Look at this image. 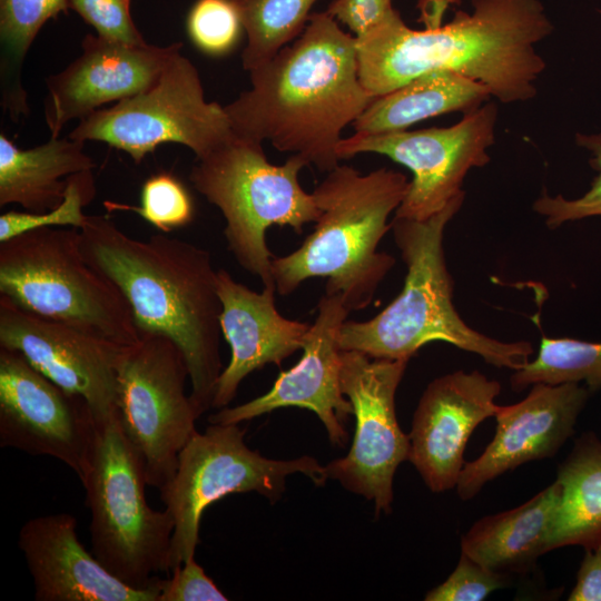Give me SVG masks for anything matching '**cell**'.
Masks as SVG:
<instances>
[{
    "label": "cell",
    "mask_w": 601,
    "mask_h": 601,
    "mask_svg": "<svg viewBox=\"0 0 601 601\" xmlns=\"http://www.w3.org/2000/svg\"><path fill=\"white\" fill-rule=\"evenodd\" d=\"M447 23L415 30L396 9L356 38L358 77L374 97L432 71L483 83L502 104L536 96L545 61L536 45L553 32L540 0H471Z\"/></svg>",
    "instance_id": "obj_1"
},
{
    "label": "cell",
    "mask_w": 601,
    "mask_h": 601,
    "mask_svg": "<svg viewBox=\"0 0 601 601\" xmlns=\"http://www.w3.org/2000/svg\"><path fill=\"white\" fill-rule=\"evenodd\" d=\"M250 88L225 106L234 135L299 155L319 171L339 165L342 131L376 98L358 77L356 38L326 11L249 71Z\"/></svg>",
    "instance_id": "obj_2"
},
{
    "label": "cell",
    "mask_w": 601,
    "mask_h": 601,
    "mask_svg": "<svg viewBox=\"0 0 601 601\" xmlns=\"http://www.w3.org/2000/svg\"><path fill=\"white\" fill-rule=\"evenodd\" d=\"M79 230L86 259L122 293L138 332L162 334L183 352L200 417L213 407L224 370L221 302L210 253L166 233L136 239L102 215H87Z\"/></svg>",
    "instance_id": "obj_3"
},
{
    "label": "cell",
    "mask_w": 601,
    "mask_h": 601,
    "mask_svg": "<svg viewBox=\"0 0 601 601\" xmlns=\"http://www.w3.org/2000/svg\"><path fill=\"white\" fill-rule=\"evenodd\" d=\"M465 193L425 220L394 217V242L406 266L401 293L364 322L346 321L339 331L342 351L372 358L407 359L424 345L441 341L481 356L487 364L513 371L533 354L530 342H502L469 326L453 303L454 280L444 253L446 225L463 205Z\"/></svg>",
    "instance_id": "obj_4"
},
{
    "label": "cell",
    "mask_w": 601,
    "mask_h": 601,
    "mask_svg": "<svg viewBox=\"0 0 601 601\" xmlns=\"http://www.w3.org/2000/svg\"><path fill=\"white\" fill-rule=\"evenodd\" d=\"M408 185L404 174L385 167L364 175L338 165L326 173L313 191L321 209L314 230L296 250L273 257L276 292L286 296L322 277L325 294L339 295L349 312L367 307L395 264L377 247Z\"/></svg>",
    "instance_id": "obj_5"
},
{
    "label": "cell",
    "mask_w": 601,
    "mask_h": 601,
    "mask_svg": "<svg viewBox=\"0 0 601 601\" xmlns=\"http://www.w3.org/2000/svg\"><path fill=\"white\" fill-rule=\"evenodd\" d=\"M309 166L299 155L282 165L270 164L263 144L233 135L201 158H196L189 180L225 218L227 248L242 268L257 276L263 287L276 288L273 254L266 231L289 226L300 234L321 215L315 197L300 186L298 175Z\"/></svg>",
    "instance_id": "obj_6"
},
{
    "label": "cell",
    "mask_w": 601,
    "mask_h": 601,
    "mask_svg": "<svg viewBox=\"0 0 601 601\" xmlns=\"http://www.w3.org/2000/svg\"><path fill=\"white\" fill-rule=\"evenodd\" d=\"M0 295L121 346L139 338L122 293L86 259L78 228L42 227L0 243Z\"/></svg>",
    "instance_id": "obj_7"
},
{
    "label": "cell",
    "mask_w": 601,
    "mask_h": 601,
    "mask_svg": "<svg viewBox=\"0 0 601 601\" xmlns=\"http://www.w3.org/2000/svg\"><path fill=\"white\" fill-rule=\"evenodd\" d=\"M90 511L91 552L116 578L136 589L170 572L174 521L147 503L142 461L118 411L96 421L89 466L81 480Z\"/></svg>",
    "instance_id": "obj_8"
},
{
    "label": "cell",
    "mask_w": 601,
    "mask_h": 601,
    "mask_svg": "<svg viewBox=\"0 0 601 601\" xmlns=\"http://www.w3.org/2000/svg\"><path fill=\"white\" fill-rule=\"evenodd\" d=\"M245 433L239 424H210L180 451L174 477L159 491L174 521L170 572L195 558L200 520L211 503L245 492L275 501L285 490L286 477L294 473L308 476L316 485L328 479L325 466L312 456L290 461L264 457L246 445Z\"/></svg>",
    "instance_id": "obj_9"
},
{
    "label": "cell",
    "mask_w": 601,
    "mask_h": 601,
    "mask_svg": "<svg viewBox=\"0 0 601 601\" xmlns=\"http://www.w3.org/2000/svg\"><path fill=\"white\" fill-rule=\"evenodd\" d=\"M233 135L225 107L205 99L196 67L179 52L150 87L95 110L69 137L106 142L139 164L164 142L184 145L201 158Z\"/></svg>",
    "instance_id": "obj_10"
},
{
    "label": "cell",
    "mask_w": 601,
    "mask_h": 601,
    "mask_svg": "<svg viewBox=\"0 0 601 601\" xmlns=\"http://www.w3.org/2000/svg\"><path fill=\"white\" fill-rule=\"evenodd\" d=\"M187 362L167 336L140 332L118 364V414L138 452L147 485L159 491L174 477L180 451L197 432Z\"/></svg>",
    "instance_id": "obj_11"
},
{
    "label": "cell",
    "mask_w": 601,
    "mask_h": 601,
    "mask_svg": "<svg viewBox=\"0 0 601 601\" xmlns=\"http://www.w3.org/2000/svg\"><path fill=\"white\" fill-rule=\"evenodd\" d=\"M497 107L485 102L449 127L358 134L343 138L336 148L341 159L373 152L408 168L413 175L394 217L425 220L441 211L455 196L473 168L490 162L495 142Z\"/></svg>",
    "instance_id": "obj_12"
},
{
    "label": "cell",
    "mask_w": 601,
    "mask_h": 601,
    "mask_svg": "<svg viewBox=\"0 0 601 601\" xmlns=\"http://www.w3.org/2000/svg\"><path fill=\"white\" fill-rule=\"evenodd\" d=\"M407 363L342 352L341 386L356 428L347 455L329 462L325 471L346 490L373 500L376 513L391 512L395 471L408 460L410 437L395 414V393Z\"/></svg>",
    "instance_id": "obj_13"
},
{
    "label": "cell",
    "mask_w": 601,
    "mask_h": 601,
    "mask_svg": "<svg viewBox=\"0 0 601 601\" xmlns=\"http://www.w3.org/2000/svg\"><path fill=\"white\" fill-rule=\"evenodd\" d=\"M96 420L88 404L0 346V446L51 456L81 481L89 466Z\"/></svg>",
    "instance_id": "obj_14"
},
{
    "label": "cell",
    "mask_w": 601,
    "mask_h": 601,
    "mask_svg": "<svg viewBox=\"0 0 601 601\" xmlns=\"http://www.w3.org/2000/svg\"><path fill=\"white\" fill-rule=\"evenodd\" d=\"M0 346L19 352L101 421L118 411V364L126 346L29 313L0 295Z\"/></svg>",
    "instance_id": "obj_15"
},
{
    "label": "cell",
    "mask_w": 601,
    "mask_h": 601,
    "mask_svg": "<svg viewBox=\"0 0 601 601\" xmlns=\"http://www.w3.org/2000/svg\"><path fill=\"white\" fill-rule=\"evenodd\" d=\"M349 313L339 295L324 293L298 363L282 371L267 393L234 407L219 408L209 415L208 422L239 424L280 407L296 406L318 416L334 445H346L345 423L353 415V406L341 386L343 351L338 336Z\"/></svg>",
    "instance_id": "obj_16"
},
{
    "label": "cell",
    "mask_w": 601,
    "mask_h": 601,
    "mask_svg": "<svg viewBox=\"0 0 601 601\" xmlns=\"http://www.w3.org/2000/svg\"><path fill=\"white\" fill-rule=\"evenodd\" d=\"M500 392L501 384L479 371L449 373L426 386L408 434V461L432 492L456 487L467 441L496 414Z\"/></svg>",
    "instance_id": "obj_17"
},
{
    "label": "cell",
    "mask_w": 601,
    "mask_h": 601,
    "mask_svg": "<svg viewBox=\"0 0 601 601\" xmlns=\"http://www.w3.org/2000/svg\"><path fill=\"white\" fill-rule=\"evenodd\" d=\"M81 47L77 59L47 78L45 120L50 137H59L67 122L150 87L183 43L129 45L89 33Z\"/></svg>",
    "instance_id": "obj_18"
},
{
    "label": "cell",
    "mask_w": 601,
    "mask_h": 601,
    "mask_svg": "<svg viewBox=\"0 0 601 601\" xmlns=\"http://www.w3.org/2000/svg\"><path fill=\"white\" fill-rule=\"evenodd\" d=\"M590 393L580 383H538L522 401L500 405L494 437L462 470L456 485L460 499H473L487 482L522 464L554 456L574 433Z\"/></svg>",
    "instance_id": "obj_19"
},
{
    "label": "cell",
    "mask_w": 601,
    "mask_h": 601,
    "mask_svg": "<svg viewBox=\"0 0 601 601\" xmlns=\"http://www.w3.org/2000/svg\"><path fill=\"white\" fill-rule=\"evenodd\" d=\"M69 513L32 518L20 529L36 601H157V585L132 588L111 574L79 541Z\"/></svg>",
    "instance_id": "obj_20"
},
{
    "label": "cell",
    "mask_w": 601,
    "mask_h": 601,
    "mask_svg": "<svg viewBox=\"0 0 601 601\" xmlns=\"http://www.w3.org/2000/svg\"><path fill=\"white\" fill-rule=\"evenodd\" d=\"M217 292L221 302V333L231 354L216 384L213 407L219 410L233 401L248 374L267 364L279 366L302 349L311 325L278 313L276 288L255 292L225 269L217 270Z\"/></svg>",
    "instance_id": "obj_21"
},
{
    "label": "cell",
    "mask_w": 601,
    "mask_h": 601,
    "mask_svg": "<svg viewBox=\"0 0 601 601\" xmlns=\"http://www.w3.org/2000/svg\"><path fill=\"white\" fill-rule=\"evenodd\" d=\"M559 503L560 485L554 481L525 503L477 520L461 538V551L495 572L525 574L552 551Z\"/></svg>",
    "instance_id": "obj_22"
},
{
    "label": "cell",
    "mask_w": 601,
    "mask_h": 601,
    "mask_svg": "<svg viewBox=\"0 0 601 601\" xmlns=\"http://www.w3.org/2000/svg\"><path fill=\"white\" fill-rule=\"evenodd\" d=\"M82 141L50 137L39 146L20 149L0 134V206L18 204L30 213H46L63 199L68 178L92 170L95 161Z\"/></svg>",
    "instance_id": "obj_23"
},
{
    "label": "cell",
    "mask_w": 601,
    "mask_h": 601,
    "mask_svg": "<svg viewBox=\"0 0 601 601\" xmlns=\"http://www.w3.org/2000/svg\"><path fill=\"white\" fill-rule=\"evenodd\" d=\"M483 83L452 70L422 75L376 97L352 124L358 134L406 130L432 117L481 107L491 98Z\"/></svg>",
    "instance_id": "obj_24"
},
{
    "label": "cell",
    "mask_w": 601,
    "mask_h": 601,
    "mask_svg": "<svg viewBox=\"0 0 601 601\" xmlns=\"http://www.w3.org/2000/svg\"><path fill=\"white\" fill-rule=\"evenodd\" d=\"M560 485L551 548L601 544V441L593 433L575 440L558 469Z\"/></svg>",
    "instance_id": "obj_25"
},
{
    "label": "cell",
    "mask_w": 601,
    "mask_h": 601,
    "mask_svg": "<svg viewBox=\"0 0 601 601\" xmlns=\"http://www.w3.org/2000/svg\"><path fill=\"white\" fill-rule=\"evenodd\" d=\"M69 9V0H0L1 107L13 121L29 114L22 85L27 52L42 26Z\"/></svg>",
    "instance_id": "obj_26"
},
{
    "label": "cell",
    "mask_w": 601,
    "mask_h": 601,
    "mask_svg": "<svg viewBox=\"0 0 601 601\" xmlns=\"http://www.w3.org/2000/svg\"><path fill=\"white\" fill-rule=\"evenodd\" d=\"M317 0H235L247 43L242 53L245 70L270 60L298 38Z\"/></svg>",
    "instance_id": "obj_27"
},
{
    "label": "cell",
    "mask_w": 601,
    "mask_h": 601,
    "mask_svg": "<svg viewBox=\"0 0 601 601\" xmlns=\"http://www.w3.org/2000/svg\"><path fill=\"white\" fill-rule=\"evenodd\" d=\"M581 382L590 392L601 388V343L544 335L535 358L514 371L510 378L514 392L538 383L558 385Z\"/></svg>",
    "instance_id": "obj_28"
},
{
    "label": "cell",
    "mask_w": 601,
    "mask_h": 601,
    "mask_svg": "<svg viewBox=\"0 0 601 601\" xmlns=\"http://www.w3.org/2000/svg\"><path fill=\"white\" fill-rule=\"evenodd\" d=\"M96 184L92 170L68 178L62 201L46 213L10 210L0 216V243L22 233L42 227H73L80 229L87 215L83 208L95 198Z\"/></svg>",
    "instance_id": "obj_29"
},
{
    "label": "cell",
    "mask_w": 601,
    "mask_h": 601,
    "mask_svg": "<svg viewBox=\"0 0 601 601\" xmlns=\"http://www.w3.org/2000/svg\"><path fill=\"white\" fill-rule=\"evenodd\" d=\"M109 210H129L162 233L184 227L194 218V203L186 187L173 175L160 173L142 185L140 205L105 201Z\"/></svg>",
    "instance_id": "obj_30"
},
{
    "label": "cell",
    "mask_w": 601,
    "mask_h": 601,
    "mask_svg": "<svg viewBox=\"0 0 601 601\" xmlns=\"http://www.w3.org/2000/svg\"><path fill=\"white\" fill-rule=\"evenodd\" d=\"M243 30L235 0H197L187 17L193 43L214 57L229 53L239 42Z\"/></svg>",
    "instance_id": "obj_31"
},
{
    "label": "cell",
    "mask_w": 601,
    "mask_h": 601,
    "mask_svg": "<svg viewBox=\"0 0 601 601\" xmlns=\"http://www.w3.org/2000/svg\"><path fill=\"white\" fill-rule=\"evenodd\" d=\"M575 144L590 151L589 162L598 173L590 189L581 197L566 199L563 195L550 196L545 190L533 203V210L545 218L549 228L554 229L564 223L601 216V132L575 134Z\"/></svg>",
    "instance_id": "obj_32"
},
{
    "label": "cell",
    "mask_w": 601,
    "mask_h": 601,
    "mask_svg": "<svg viewBox=\"0 0 601 601\" xmlns=\"http://www.w3.org/2000/svg\"><path fill=\"white\" fill-rule=\"evenodd\" d=\"M511 575L495 572L461 551L460 560L449 578L430 590L426 601H481L511 583Z\"/></svg>",
    "instance_id": "obj_33"
},
{
    "label": "cell",
    "mask_w": 601,
    "mask_h": 601,
    "mask_svg": "<svg viewBox=\"0 0 601 601\" xmlns=\"http://www.w3.org/2000/svg\"><path fill=\"white\" fill-rule=\"evenodd\" d=\"M130 1L69 0V6L95 28L98 36L129 45H145L147 42L132 20Z\"/></svg>",
    "instance_id": "obj_34"
},
{
    "label": "cell",
    "mask_w": 601,
    "mask_h": 601,
    "mask_svg": "<svg viewBox=\"0 0 601 601\" xmlns=\"http://www.w3.org/2000/svg\"><path fill=\"white\" fill-rule=\"evenodd\" d=\"M157 601H226L228 598L206 575L195 558L171 571V577L156 581Z\"/></svg>",
    "instance_id": "obj_35"
},
{
    "label": "cell",
    "mask_w": 601,
    "mask_h": 601,
    "mask_svg": "<svg viewBox=\"0 0 601 601\" xmlns=\"http://www.w3.org/2000/svg\"><path fill=\"white\" fill-rule=\"evenodd\" d=\"M392 9V0H333L325 11L359 37Z\"/></svg>",
    "instance_id": "obj_36"
},
{
    "label": "cell",
    "mask_w": 601,
    "mask_h": 601,
    "mask_svg": "<svg viewBox=\"0 0 601 601\" xmlns=\"http://www.w3.org/2000/svg\"><path fill=\"white\" fill-rule=\"evenodd\" d=\"M568 600L601 601V544L585 550L577 574V583Z\"/></svg>",
    "instance_id": "obj_37"
},
{
    "label": "cell",
    "mask_w": 601,
    "mask_h": 601,
    "mask_svg": "<svg viewBox=\"0 0 601 601\" xmlns=\"http://www.w3.org/2000/svg\"><path fill=\"white\" fill-rule=\"evenodd\" d=\"M452 1L454 0H418L417 8L421 10L420 20L424 23L425 28L441 26L443 12Z\"/></svg>",
    "instance_id": "obj_38"
}]
</instances>
